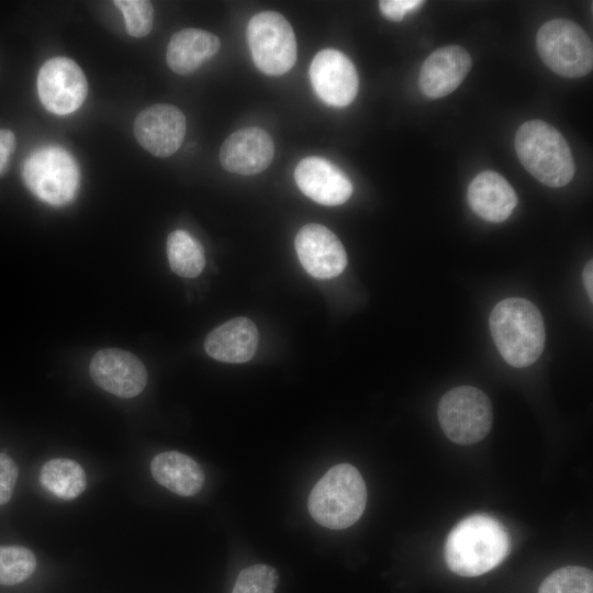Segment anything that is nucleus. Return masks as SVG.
<instances>
[{"label":"nucleus","instance_id":"nucleus-11","mask_svg":"<svg viewBox=\"0 0 593 593\" xmlns=\"http://www.w3.org/2000/svg\"><path fill=\"white\" fill-rule=\"evenodd\" d=\"M89 371L98 387L119 398H134L147 383L143 362L135 355L119 348L97 351L91 359Z\"/></svg>","mask_w":593,"mask_h":593},{"label":"nucleus","instance_id":"nucleus-16","mask_svg":"<svg viewBox=\"0 0 593 593\" xmlns=\"http://www.w3.org/2000/svg\"><path fill=\"white\" fill-rule=\"evenodd\" d=\"M471 63L470 54L461 46L449 45L434 51L421 67V91L432 99L450 94L466 78Z\"/></svg>","mask_w":593,"mask_h":593},{"label":"nucleus","instance_id":"nucleus-25","mask_svg":"<svg viewBox=\"0 0 593 593\" xmlns=\"http://www.w3.org/2000/svg\"><path fill=\"white\" fill-rule=\"evenodd\" d=\"M278 582L273 567L258 563L239 572L232 593H275Z\"/></svg>","mask_w":593,"mask_h":593},{"label":"nucleus","instance_id":"nucleus-23","mask_svg":"<svg viewBox=\"0 0 593 593\" xmlns=\"http://www.w3.org/2000/svg\"><path fill=\"white\" fill-rule=\"evenodd\" d=\"M36 568V557L22 546H0V584L15 585L29 579Z\"/></svg>","mask_w":593,"mask_h":593},{"label":"nucleus","instance_id":"nucleus-6","mask_svg":"<svg viewBox=\"0 0 593 593\" xmlns=\"http://www.w3.org/2000/svg\"><path fill=\"white\" fill-rule=\"evenodd\" d=\"M22 177L27 189L51 205H64L76 195L79 168L74 157L60 147H43L24 161Z\"/></svg>","mask_w":593,"mask_h":593},{"label":"nucleus","instance_id":"nucleus-21","mask_svg":"<svg viewBox=\"0 0 593 593\" xmlns=\"http://www.w3.org/2000/svg\"><path fill=\"white\" fill-rule=\"evenodd\" d=\"M42 486L58 499L70 501L86 489L82 467L68 458H53L45 462L40 472Z\"/></svg>","mask_w":593,"mask_h":593},{"label":"nucleus","instance_id":"nucleus-24","mask_svg":"<svg viewBox=\"0 0 593 593\" xmlns=\"http://www.w3.org/2000/svg\"><path fill=\"white\" fill-rule=\"evenodd\" d=\"M538 593H593L592 571L579 566L558 569L542 581Z\"/></svg>","mask_w":593,"mask_h":593},{"label":"nucleus","instance_id":"nucleus-9","mask_svg":"<svg viewBox=\"0 0 593 593\" xmlns=\"http://www.w3.org/2000/svg\"><path fill=\"white\" fill-rule=\"evenodd\" d=\"M37 91L46 110L65 115L81 107L88 83L77 63L67 57H54L44 63L38 71Z\"/></svg>","mask_w":593,"mask_h":593},{"label":"nucleus","instance_id":"nucleus-2","mask_svg":"<svg viewBox=\"0 0 593 593\" xmlns=\"http://www.w3.org/2000/svg\"><path fill=\"white\" fill-rule=\"evenodd\" d=\"M489 323L497 350L508 365L524 368L542 354L546 342L544 318L530 301L507 298L499 302Z\"/></svg>","mask_w":593,"mask_h":593},{"label":"nucleus","instance_id":"nucleus-1","mask_svg":"<svg viewBox=\"0 0 593 593\" xmlns=\"http://www.w3.org/2000/svg\"><path fill=\"white\" fill-rule=\"evenodd\" d=\"M511 539L503 524L488 514L461 519L448 534L445 560L461 577H478L497 567L508 555Z\"/></svg>","mask_w":593,"mask_h":593},{"label":"nucleus","instance_id":"nucleus-28","mask_svg":"<svg viewBox=\"0 0 593 593\" xmlns=\"http://www.w3.org/2000/svg\"><path fill=\"white\" fill-rule=\"evenodd\" d=\"M423 3L424 1L421 0H382L379 1V9L383 16L399 22L410 12L421 8Z\"/></svg>","mask_w":593,"mask_h":593},{"label":"nucleus","instance_id":"nucleus-18","mask_svg":"<svg viewBox=\"0 0 593 593\" xmlns=\"http://www.w3.org/2000/svg\"><path fill=\"white\" fill-rule=\"evenodd\" d=\"M467 198L472 211L489 222H503L517 204V195L500 174L482 171L471 181Z\"/></svg>","mask_w":593,"mask_h":593},{"label":"nucleus","instance_id":"nucleus-22","mask_svg":"<svg viewBox=\"0 0 593 593\" xmlns=\"http://www.w3.org/2000/svg\"><path fill=\"white\" fill-rule=\"evenodd\" d=\"M167 257L171 270L183 278L199 276L205 266L201 244L188 232L177 230L167 238Z\"/></svg>","mask_w":593,"mask_h":593},{"label":"nucleus","instance_id":"nucleus-30","mask_svg":"<svg viewBox=\"0 0 593 593\" xmlns=\"http://www.w3.org/2000/svg\"><path fill=\"white\" fill-rule=\"evenodd\" d=\"M582 280L590 300H593V261L586 262L582 271Z\"/></svg>","mask_w":593,"mask_h":593},{"label":"nucleus","instance_id":"nucleus-17","mask_svg":"<svg viewBox=\"0 0 593 593\" xmlns=\"http://www.w3.org/2000/svg\"><path fill=\"white\" fill-rule=\"evenodd\" d=\"M257 346L258 329L247 317H236L223 323L204 340V349L210 357L230 363L250 360Z\"/></svg>","mask_w":593,"mask_h":593},{"label":"nucleus","instance_id":"nucleus-12","mask_svg":"<svg viewBox=\"0 0 593 593\" xmlns=\"http://www.w3.org/2000/svg\"><path fill=\"white\" fill-rule=\"evenodd\" d=\"M184 114L175 105L158 103L142 110L134 122L139 145L157 157H168L181 146L186 134Z\"/></svg>","mask_w":593,"mask_h":593},{"label":"nucleus","instance_id":"nucleus-13","mask_svg":"<svg viewBox=\"0 0 593 593\" xmlns=\"http://www.w3.org/2000/svg\"><path fill=\"white\" fill-rule=\"evenodd\" d=\"M295 250L305 271L317 279L340 275L347 265V254L337 236L321 224H306L295 236Z\"/></svg>","mask_w":593,"mask_h":593},{"label":"nucleus","instance_id":"nucleus-26","mask_svg":"<svg viewBox=\"0 0 593 593\" xmlns=\"http://www.w3.org/2000/svg\"><path fill=\"white\" fill-rule=\"evenodd\" d=\"M114 4L123 13L126 31L133 37H144L153 29L154 9L146 0H116Z\"/></svg>","mask_w":593,"mask_h":593},{"label":"nucleus","instance_id":"nucleus-7","mask_svg":"<svg viewBox=\"0 0 593 593\" xmlns=\"http://www.w3.org/2000/svg\"><path fill=\"white\" fill-rule=\"evenodd\" d=\"M492 405L478 388L461 385L449 390L438 404V421L445 435L459 445L482 440L492 427Z\"/></svg>","mask_w":593,"mask_h":593},{"label":"nucleus","instance_id":"nucleus-8","mask_svg":"<svg viewBox=\"0 0 593 593\" xmlns=\"http://www.w3.org/2000/svg\"><path fill=\"white\" fill-rule=\"evenodd\" d=\"M247 42L256 67L266 75H283L296 61L294 31L278 12L254 15L247 25Z\"/></svg>","mask_w":593,"mask_h":593},{"label":"nucleus","instance_id":"nucleus-3","mask_svg":"<svg viewBox=\"0 0 593 593\" xmlns=\"http://www.w3.org/2000/svg\"><path fill=\"white\" fill-rule=\"evenodd\" d=\"M367 503V488L360 472L349 463L332 467L312 489L307 508L313 519L331 529L354 525Z\"/></svg>","mask_w":593,"mask_h":593},{"label":"nucleus","instance_id":"nucleus-29","mask_svg":"<svg viewBox=\"0 0 593 593\" xmlns=\"http://www.w3.org/2000/svg\"><path fill=\"white\" fill-rule=\"evenodd\" d=\"M15 148V136L10 130H0V174Z\"/></svg>","mask_w":593,"mask_h":593},{"label":"nucleus","instance_id":"nucleus-20","mask_svg":"<svg viewBox=\"0 0 593 593\" xmlns=\"http://www.w3.org/2000/svg\"><path fill=\"white\" fill-rule=\"evenodd\" d=\"M153 478L180 496H192L203 488L205 475L200 465L179 451L156 455L150 462Z\"/></svg>","mask_w":593,"mask_h":593},{"label":"nucleus","instance_id":"nucleus-15","mask_svg":"<svg viewBox=\"0 0 593 593\" xmlns=\"http://www.w3.org/2000/svg\"><path fill=\"white\" fill-rule=\"evenodd\" d=\"M275 145L270 135L259 127H246L231 134L220 149V161L230 172L256 175L271 163Z\"/></svg>","mask_w":593,"mask_h":593},{"label":"nucleus","instance_id":"nucleus-4","mask_svg":"<svg viewBox=\"0 0 593 593\" xmlns=\"http://www.w3.org/2000/svg\"><path fill=\"white\" fill-rule=\"evenodd\" d=\"M515 149L524 168L541 183L558 188L568 184L574 175V161L562 134L540 120L519 126Z\"/></svg>","mask_w":593,"mask_h":593},{"label":"nucleus","instance_id":"nucleus-14","mask_svg":"<svg viewBox=\"0 0 593 593\" xmlns=\"http://www.w3.org/2000/svg\"><path fill=\"white\" fill-rule=\"evenodd\" d=\"M294 179L306 197L327 206L345 203L353 193L351 181L345 172L318 156L302 159L295 168Z\"/></svg>","mask_w":593,"mask_h":593},{"label":"nucleus","instance_id":"nucleus-10","mask_svg":"<svg viewBox=\"0 0 593 593\" xmlns=\"http://www.w3.org/2000/svg\"><path fill=\"white\" fill-rule=\"evenodd\" d=\"M315 93L328 105L346 107L357 96L359 79L351 60L336 49L318 52L309 69Z\"/></svg>","mask_w":593,"mask_h":593},{"label":"nucleus","instance_id":"nucleus-27","mask_svg":"<svg viewBox=\"0 0 593 593\" xmlns=\"http://www.w3.org/2000/svg\"><path fill=\"white\" fill-rule=\"evenodd\" d=\"M18 474L15 462L8 455L0 452V506L11 499Z\"/></svg>","mask_w":593,"mask_h":593},{"label":"nucleus","instance_id":"nucleus-19","mask_svg":"<svg viewBox=\"0 0 593 593\" xmlns=\"http://www.w3.org/2000/svg\"><path fill=\"white\" fill-rule=\"evenodd\" d=\"M220 46L219 37L208 31L183 29L171 36L166 60L172 71L179 75L191 74L212 58Z\"/></svg>","mask_w":593,"mask_h":593},{"label":"nucleus","instance_id":"nucleus-5","mask_svg":"<svg viewBox=\"0 0 593 593\" xmlns=\"http://www.w3.org/2000/svg\"><path fill=\"white\" fill-rule=\"evenodd\" d=\"M536 46L544 64L559 76L579 78L593 68L592 41L572 21L557 19L542 24Z\"/></svg>","mask_w":593,"mask_h":593}]
</instances>
